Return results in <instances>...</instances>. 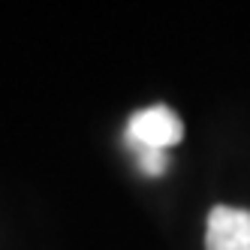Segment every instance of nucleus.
<instances>
[{
  "label": "nucleus",
  "mask_w": 250,
  "mask_h": 250,
  "mask_svg": "<svg viewBox=\"0 0 250 250\" xmlns=\"http://www.w3.org/2000/svg\"><path fill=\"white\" fill-rule=\"evenodd\" d=\"M127 136L133 148H151V151H166L184 139V124L169 105H148L130 118Z\"/></svg>",
  "instance_id": "f257e3e1"
},
{
  "label": "nucleus",
  "mask_w": 250,
  "mask_h": 250,
  "mask_svg": "<svg viewBox=\"0 0 250 250\" xmlns=\"http://www.w3.org/2000/svg\"><path fill=\"white\" fill-rule=\"evenodd\" d=\"M205 250H250V211L217 205L208 214Z\"/></svg>",
  "instance_id": "f03ea898"
},
{
  "label": "nucleus",
  "mask_w": 250,
  "mask_h": 250,
  "mask_svg": "<svg viewBox=\"0 0 250 250\" xmlns=\"http://www.w3.org/2000/svg\"><path fill=\"white\" fill-rule=\"evenodd\" d=\"M136 160H139V169L151 178L163 175L166 166H169V154L166 151H151V148H136Z\"/></svg>",
  "instance_id": "7ed1b4c3"
}]
</instances>
